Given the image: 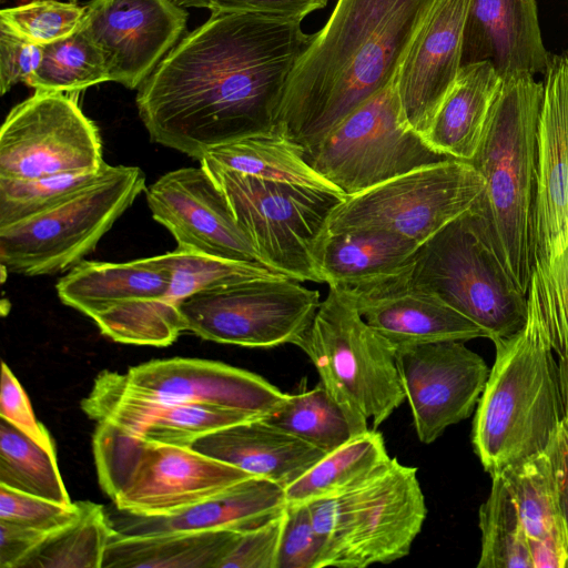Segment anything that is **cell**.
<instances>
[{
  "label": "cell",
  "mask_w": 568,
  "mask_h": 568,
  "mask_svg": "<svg viewBox=\"0 0 568 568\" xmlns=\"http://www.w3.org/2000/svg\"><path fill=\"white\" fill-rule=\"evenodd\" d=\"M301 22L212 12L139 87L136 106L151 140L200 161L215 146L275 126L313 38Z\"/></svg>",
  "instance_id": "obj_1"
},
{
  "label": "cell",
  "mask_w": 568,
  "mask_h": 568,
  "mask_svg": "<svg viewBox=\"0 0 568 568\" xmlns=\"http://www.w3.org/2000/svg\"><path fill=\"white\" fill-rule=\"evenodd\" d=\"M435 0H337L298 59L275 125L307 150L386 88Z\"/></svg>",
  "instance_id": "obj_2"
},
{
  "label": "cell",
  "mask_w": 568,
  "mask_h": 568,
  "mask_svg": "<svg viewBox=\"0 0 568 568\" xmlns=\"http://www.w3.org/2000/svg\"><path fill=\"white\" fill-rule=\"evenodd\" d=\"M493 343L495 359L471 430L474 450L490 476L546 452L565 419L559 363L532 278L526 325Z\"/></svg>",
  "instance_id": "obj_3"
},
{
  "label": "cell",
  "mask_w": 568,
  "mask_h": 568,
  "mask_svg": "<svg viewBox=\"0 0 568 568\" xmlns=\"http://www.w3.org/2000/svg\"><path fill=\"white\" fill-rule=\"evenodd\" d=\"M542 95L544 83L531 73L503 77L469 161L485 180L475 207L496 254L526 295L535 270L537 131Z\"/></svg>",
  "instance_id": "obj_4"
},
{
  "label": "cell",
  "mask_w": 568,
  "mask_h": 568,
  "mask_svg": "<svg viewBox=\"0 0 568 568\" xmlns=\"http://www.w3.org/2000/svg\"><path fill=\"white\" fill-rule=\"evenodd\" d=\"M323 568H365L406 557L427 516L417 468L397 458L355 487L307 503Z\"/></svg>",
  "instance_id": "obj_5"
},
{
  "label": "cell",
  "mask_w": 568,
  "mask_h": 568,
  "mask_svg": "<svg viewBox=\"0 0 568 568\" xmlns=\"http://www.w3.org/2000/svg\"><path fill=\"white\" fill-rule=\"evenodd\" d=\"M295 345L310 357L356 434L377 429L406 400L395 349L364 321L344 291L328 287Z\"/></svg>",
  "instance_id": "obj_6"
},
{
  "label": "cell",
  "mask_w": 568,
  "mask_h": 568,
  "mask_svg": "<svg viewBox=\"0 0 568 568\" xmlns=\"http://www.w3.org/2000/svg\"><path fill=\"white\" fill-rule=\"evenodd\" d=\"M93 457L102 490L120 509L161 515L209 498L253 476L191 447L158 444L98 423Z\"/></svg>",
  "instance_id": "obj_7"
},
{
  "label": "cell",
  "mask_w": 568,
  "mask_h": 568,
  "mask_svg": "<svg viewBox=\"0 0 568 568\" xmlns=\"http://www.w3.org/2000/svg\"><path fill=\"white\" fill-rule=\"evenodd\" d=\"M409 278L483 327L490 341L526 325L528 295L496 254L475 204L419 246Z\"/></svg>",
  "instance_id": "obj_8"
},
{
  "label": "cell",
  "mask_w": 568,
  "mask_h": 568,
  "mask_svg": "<svg viewBox=\"0 0 568 568\" xmlns=\"http://www.w3.org/2000/svg\"><path fill=\"white\" fill-rule=\"evenodd\" d=\"M145 191L138 166L103 163L87 184L47 210L0 229L3 272L26 276L72 268Z\"/></svg>",
  "instance_id": "obj_9"
},
{
  "label": "cell",
  "mask_w": 568,
  "mask_h": 568,
  "mask_svg": "<svg viewBox=\"0 0 568 568\" xmlns=\"http://www.w3.org/2000/svg\"><path fill=\"white\" fill-rule=\"evenodd\" d=\"M170 252L129 262L82 261L57 283L60 301L90 317L114 342L168 346L184 332L169 297Z\"/></svg>",
  "instance_id": "obj_10"
},
{
  "label": "cell",
  "mask_w": 568,
  "mask_h": 568,
  "mask_svg": "<svg viewBox=\"0 0 568 568\" xmlns=\"http://www.w3.org/2000/svg\"><path fill=\"white\" fill-rule=\"evenodd\" d=\"M201 165L224 193L237 225L264 266L300 282L323 283L317 246L332 210L345 197Z\"/></svg>",
  "instance_id": "obj_11"
},
{
  "label": "cell",
  "mask_w": 568,
  "mask_h": 568,
  "mask_svg": "<svg viewBox=\"0 0 568 568\" xmlns=\"http://www.w3.org/2000/svg\"><path fill=\"white\" fill-rule=\"evenodd\" d=\"M307 163L345 196L450 158L404 120L395 79L305 150Z\"/></svg>",
  "instance_id": "obj_12"
},
{
  "label": "cell",
  "mask_w": 568,
  "mask_h": 568,
  "mask_svg": "<svg viewBox=\"0 0 568 568\" xmlns=\"http://www.w3.org/2000/svg\"><path fill=\"white\" fill-rule=\"evenodd\" d=\"M484 189L469 162L447 159L346 196L332 210L326 231L387 230L422 245L470 210Z\"/></svg>",
  "instance_id": "obj_13"
},
{
  "label": "cell",
  "mask_w": 568,
  "mask_h": 568,
  "mask_svg": "<svg viewBox=\"0 0 568 568\" xmlns=\"http://www.w3.org/2000/svg\"><path fill=\"white\" fill-rule=\"evenodd\" d=\"M320 292L281 275L221 283L184 298V331L252 348L296 344L318 308Z\"/></svg>",
  "instance_id": "obj_14"
},
{
  "label": "cell",
  "mask_w": 568,
  "mask_h": 568,
  "mask_svg": "<svg viewBox=\"0 0 568 568\" xmlns=\"http://www.w3.org/2000/svg\"><path fill=\"white\" fill-rule=\"evenodd\" d=\"M78 94L36 90L9 112L0 130V178L101 169L99 129L80 109Z\"/></svg>",
  "instance_id": "obj_15"
},
{
  "label": "cell",
  "mask_w": 568,
  "mask_h": 568,
  "mask_svg": "<svg viewBox=\"0 0 568 568\" xmlns=\"http://www.w3.org/2000/svg\"><path fill=\"white\" fill-rule=\"evenodd\" d=\"M395 359L417 438L426 445L473 414L490 371L463 341L399 347Z\"/></svg>",
  "instance_id": "obj_16"
},
{
  "label": "cell",
  "mask_w": 568,
  "mask_h": 568,
  "mask_svg": "<svg viewBox=\"0 0 568 568\" xmlns=\"http://www.w3.org/2000/svg\"><path fill=\"white\" fill-rule=\"evenodd\" d=\"M145 197L153 219L171 232L178 250L261 263L224 193L202 165L166 172L145 189Z\"/></svg>",
  "instance_id": "obj_17"
},
{
  "label": "cell",
  "mask_w": 568,
  "mask_h": 568,
  "mask_svg": "<svg viewBox=\"0 0 568 568\" xmlns=\"http://www.w3.org/2000/svg\"><path fill=\"white\" fill-rule=\"evenodd\" d=\"M186 21L172 0H92L81 28L102 51L110 81L136 89L178 43Z\"/></svg>",
  "instance_id": "obj_18"
},
{
  "label": "cell",
  "mask_w": 568,
  "mask_h": 568,
  "mask_svg": "<svg viewBox=\"0 0 568 568\" xmlns=\"http://www.w3.org/2000/svg\"><path fill=\"white\" fill-rule=\"evenodd\" d=\"M98 423H109L146 442L191 447L219 428L263 417L256 414L164 400L132 385L125 373L103 371L81 402Z\"/></svg>",
  "instance_id": "obj_19"
},
{
  "label": "cell",
  "mask_w": 568,
  "mask_h": 568,
  "mask_svg": "<svg viewBox=\"0 0 568 568\" xmlns=\"http://www.w3.org/2000/svg\"><path fill=\"white\" fill-rule=\"evenodd\" d=\"M568 245V55L551 54L537 131L535 266Z\"/></svg>",
  "instance_id": "obj_20"
},
{
  "label": "cell",
  "mask_w": 568,
  "mask_h": 568,
  "mask_svg": "<svg viewBox=\"0 0 568 568\" xmlns=\"http://www.w3.org/2000/svg\"><path fill=\"white\" fill-rule=\"evenodd\" d=\"M468 0H435L395 77L407 125L424 136L463 67Z\"/></svg>",
  "instance_id": "obj_21"
},
{
  "label": "cell",
  "mask_w": 568,
  "mask_h": 568,
  "mask_svg": "<svg viewBox=\"0 0 568 568\" xmlns=\"http://www.w3.org/2000/svg\"><path fill=\"white\" fill-rule=\"evenodd\" d=\"M410 266L397 275L342 291L394 349L443 341L489 339L483 327L436 294L414 285Z\"/></svg>",
  "instance_id": "obj_22"
},
{
  "label": "cell",
  "mask_w": 568,
  "mask_h": 568,
  "mask_svg": "<svg viewBox=\"0 0 568 568\" xmlns=\"http://www.w3.org/2000/svg\"><path fill=\"white\" fill-rule=\"evenodd\" d=\"M129 382L164 400L266 416L288 397L262 376L221 362L173 357L125 373Z\"/></svg>",
  "instance_id": "obj_23"
},
{
  "label": "cell",
  "mask_w": 568,
  "mask_h": 568,
  "mask_svg": "<svg viewBox=\"0 0 568 568\" xmlns=\"http://www.w3.org/2000/svg\"><path fill=\"white\" fill-rule=\"evenodd\" d=\"M285 489L261 478L250 477L190 506L161 515H143L106 508L110 525L119 536H148L169 532L242 530L258 526L286 508Z\"/></svg>",
  "instance_id": "obj_24"
},
{
  "label": "cell",
  "mask_w": 568,
  "mask_h": 568,
  "mask_svg": "<svg viewBox=\"0 0 568 568\" xmlns=\"http://www.w3.org/2000/svg\"><path fill=\"white\" fill-rule=\"evenodd\" d=\"M551 54L544 45L535 0H468L463 65L488 61L500 78L545 74Z\"/></svg>",
  "instance_id": "obj_25"
},
{
  "label": "cell",
  "mask_w": 568,
  "mask_h": 568,
  "mask_svg": "<svg viewBox=\"0 0 568 568\" xmlns=\"http://www.w3.org/2000/svg\"><path fill=\"white\" fill-rule=\"evenodd\" d=\"M191 448L284 489L326 455L264 416L210 432Z\"/></svg>",
  "instance_id": "obj_26"
},
{
  "label": "cell",
  "mask_w": 568,
  "mask_h": 568,
  "mask_svg": "<svg viewBox=\"0 0 568 568\" xmlns=\"http://www.w3.org/2000/svg\"><path fill=\"white\" fill-rule=\"evenodd\" d=\"M419 246L387 230L326 231L317 246L316 262L323 283L347 290L404 272Z\"/></svg>",
  "instance_id": "obj_27"
},
{
  "label": "cell",
  "mask_w": 568,
  "mask_h": 568,
  "mask_svg": "<svg viewBox=\"0 0 568 568\" xmlns=\"http://www.w3.org/2000/svg\"><path fill=\"white\" fill-rule=\"evenodd\" d=\"M500 82V75L488 61L464 64L424 140L447 158L469 162Z\"/></svg>",
  "instance_id": "obj_28"
},
{
  "label": "cell",
  "mask_w": 568,
  "mask_h": 568,
  "mask_svg": "<svg viewBox=\"0 0 568 568\" xmlns=\"http://www.w3.org/2000/svg\"><path fill=\"white\" fill-rule=\"evenodd\" d=\"M304 153L301 144L275 125L215 146L202 156L200 163L346 197L307 163Z\"/></svg>",
  "instance_id": "obj_29"
},
{
  "label": "cell",
  "mask_w": 568,
  "mask_h": 568,
  "mask_svg": "<svg viewBox=\"0 0 568 568\" xmlns=\"http://www.w3.org/2000/svg\"><path fill=\"white\" fill-rule=\"evenodd\" d=\"M236 531L114 534L105 548L102 568H220Z\"/></svg>",
  "instance_id": "obj_30"
},
{
  "label": "cell",
  "mask_w": 568,
  "mask_h": 568,
  "mask_svg": "<svg viewBox=\"0 0 568 568\" xmlns=\"http://www.w3.org/2000/svg\"><path fill=\"white\" fill-rule=\"evenodd\" d=\"M390 458L377 429L356 435L287 486L286 504H307L339 495L364 481Z\"/></svg>",
  "instance_id": "obj_31"
},
{
  "label": "cell",
  "mask_w": 568,
  "mask_h": 568,
  "mask_svg": "<svg viewBox=\"0 0 568 568\" xmlns=\"http://www.w3.org/2000/svg\"><path fill=\"white\" fill-rule=\"evenodd\" d=\"M78 513L50 532L18 568H102L105 548L115 534L102 505L77 501Z\"/></svg>",
  "instance_id": "obj_32"
},
{
  "label": "cell",
  "mask_w": 568,
  "mask_h": 568,
  "mask_svg": "<svg viewBox=\"0 0 568 568\" xmlns=\"http://www.w3.org/2000/svg\"><path fill=\"white\" fill-rule=\"evenodd\" d=\"M500 474L515 500L528 541L546 538L568 540L546 452L511 465Z\"/></svg>",
  "instance_id": "obj_33"
},
{
  "label": "cell",
  "mask_w": 568,
  "mask_h": 568,
  "mask_svg": "<svg viewBox=\"0 0 568 568\" xmlns=\"http://www.w3.org/2000/svg\"><path fill=\"white\" fill-rule=\"evenodd\" d=\"M0 485L72 505L58 468L55 452L36 443L0 417Z\"/></svg>",
  "instance_id": "obj_34"
},
{
  "label": "cell",
  "mask_w": 568,
  "mask_h": 568,
  "mask_svg": "<svg viewBox=\"0 0 568 568\" xmlns=\"http://www.w3.org/2000/svg\"><path fill=\"white\" fill-rule=\"evenodd\" d=\"M264 418L326 454L358 435L321 382L311 389L290 394L275 412Z\"/></svg>",
  "instance_id": "obj_35"
},
{
  "label": "cell",
  "mask_w": 568,
  "mask_h": 568,
  "mask_svg": "<svg viewBox=\"0 0 568 568\" xmlns=\"http://www.w3.org/2000/svg\"><path fill=\"white\" fill-rule=\"evenodd\" d=\"M491 478L489 496L478 513L481 548L477 568H532L515 500L500 473Z\"/></svg>",
  "instance_id": "obj_36"
},
{
  "label": "cell",
  "mask_w": 568,
  "mask_h": 568,
  "mask_svg": "<svg viewBox=\"0 0 568 568\" xmlns=\"http://www.w3.org/2000/svg\"><path fill=\"white\" fill-rule=\"evenodd\" d=\"M41 49V62L28 82L37 91L79 93L110 81L102 51L82 28Z\"/></svg>",
  "instance_id": "obj_37"
},
{
  "label": "cell",
  "mask_w": 568,
  "mask_h": 568,
  "mask_svg": "<svg viewBox=\"0 0 568 568\" xmlns=\"http://www.w3.org/2000/svg\"><path fill=\"white\" fill-rule=\"evenodd\" d=\"M99 171L28 180L0 178V229L47 210L90 182Z\"/></svg>",
  "instance_id": "obj_38"
},
{
  "label": "cell",
  "mask_w": 568,
  "mask_h": 568,
  "mask_svg": "<svg viewBox=\"0 0 568 568\" xmlns=\"http://www.w3.org/2000/svg\"><path fill=\"white\" fill-rule=\"evenodd\" d=\"M87 6L61 0H34L0 12V23L27 39L43 45L77 32L84 20Z\"/></svg>",
  "instance_id": "obj_39"
},
{
  "label": "cell",
  "mask_w": 568,
  "mask_h": 568,
  "mask_svg": "<svg viewBox=\"0 0 568 568\" xmlns=\"http://www.w3.org/2000/svg\"><path fill=\"white\" fill-rule=\"evenodd\" d=\"M549 343L559 358L568 357V245L546 266H535Z\"/></svg>",
  "instance_id": "obj_40"
},
{
  "label": "cell",
  "mask_w": 568,
  "mask_h": 568,
  "mask_svg": "<svg viewBox=\"0 0 568 568\" xmlns=\"http://www.w3.org/2000/svg\"><path fill=\"white\" fill-rule=\"evenodd\" d=\"M323 542L308 505H287L276 568H323Z\"/></svg>",
  "instance_id": "obj_41"
},
{
  "label": "cell",
  "mask_w": 568,
  "mask_h": 568,
  "mask_svg": "<svg viewBox=\"0 0 568 568\" xmlns=\"http://www.w3.org/2000/svg\"><path fill=\"white\" fill-rule=\"evenodd\" d=\"M77 513V501L61 505L0 485V521L50 534L72 520Z\"/></svg>",
  "instance_id": "obj_42"
},
{
  "label": "cell",
  "mask_w": 568,
  "mask_h": 568,
  "mask_svg": "<svg viewBox=\"0 0 568 568\" xmlns=\"http://www.w3.org/2000/svg\"><path fill=\"white\" fill-rule=\"evenodd\" d=\"M286 508L270 520L237 530L220 568H276Z\"/></svg>",
  "instance_id": "obj_43"
},
{
  "label": "cell",
  "mask_w": 568,
  "mask_h": 568,
  "mask_svg": "<svg viewBox=\"0 0 568 568\" xmlns=\"http://www.w3.org/2000/svg\"><path fill=\"white\" fill-rule=\"evenodd\" d=\"M0 417L39 445L55 452L50 433L34 416L23 387L4 362L1 365Z\"/></svg>",
  "instance_id": "obj_44"
},
{
  "label": "cell",
  "mask_w": 568,
  "mask_h": 568,
  "mask_svg": "<svg viewBox=\"0 0 568 568\" xmlns=\"http://www.w3.org/2000/svg\"><path fill=\"white\" fill-rule=\"evenodd\" d=\"M42 59L41 45L20 37L0 23V92L6 94L13 85L29 79Z\"/></svg>",
  "instance_id": "obj_45"
},
{
  "label": "cell",
  "mask_w": 568,
  "mask_h": 568,
  "mask_svg": "<svg viewBox=\"0 0 568 568\" xmlns=\"http://www.w3.org/2000/svg\"><path fill=\"white\" fill-rule=\"evenodd\" d=\"M328 0H201V8L211 12H250L302 21L326 7Z\"/></svg>",
  "instance_id": "obj_46"
},
{
  "label": "cell",
  "mask_w": 568,
  "mask_h": 568,
  "mask_svg": "<svg viewBox=\"0 0 568 568\" xmlns=\"http://www.w3.org/2000/svg\"><path fill=\"white\" fill-rule=\"evenodd\" d=\"M48 535L38 529L0 521V568H18Z\"/></svg>",
  "instance_id": "obj_47"
},
{
  "label": "cell",
  "mask_w": 568,
  "mask_h": 568,
  "mask_svg": "<svg viewBox=\"0 0 568 568\" xmlns=\"http://www.w3.org/2000/svg\"><path fill=\"white\" fill-rule=\"evenodd\" d=\"M546 453L551 463L559 508L568 532V424L565 420Z\"/></svg>",
  "instance_id": "obj_48"
},
{
  "label": "cell",
  "mask_w": 568,
  "mask_h": 568,
  "mask_svg": "<svg viewBox=\"0 0 568 568\" xmlns=\"http://www.w3.org/2000/svg\"><path fill=\"white\" fill-rule=\"evenodd\" d=\"M559 377L564 404L565 422L568 424V357L559 358Z\"/></svg>",
  "instance_id": "obj_49"
},
{
  "label": "cell",
  "mask_w": 568,
  "mask_h": 568,
  "mask_svg": "<svg viewBox=\"0 0 568 568\" xmlns=\"http://www.w3.org/2000/svg\"><path fill=\"white\" fill-rule=\"evenodd\" d=\"M172 1L183 8H192V7L201 8V0H172Z\"/></svg>",
  "instance_id": "obj_50"
},
{
  "label": "cell",
  "mask_w": 568,
  "mask_h": 568,
  "mask_svg": "<svg viewBox=\"0 0 568 568\" xmlns=\"http://www.w3.org/2000/svg\"><path fill=\"white\" fill-rule=\"evenodd\" d=\"M7 1H14L18 4H21V3H26V2H30V1H34V0H1L2 3L7 2ZM61 1H68V2H73V3L78 2V0H61Z\"/></svg>",
  "instance_id": "obj_51"
}]
</instances>
